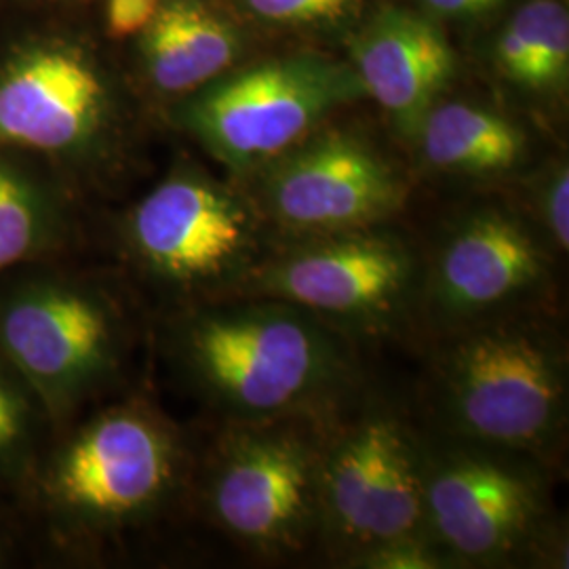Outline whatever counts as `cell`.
<instances>
[{
	"mask_svg": "<svg viewBox=\"0 0 569 569\" xmlns=\"http://www.w3.org/2000/svg\"><path fill=\"white\" fill-rule=\"evenodd\" d=\"M169 348L180 376L222 422L331 413L366 390L355 340L272 298L186 306Z\"/></svg>",
	"mask_w": 569,
	"mask_h": 569,
	"instance_id": "1",
	"label": "cell"
},
{
	"mask_svg": "<svg viewBox=\"0 0 569 569\" xmlns=\"http://www.w3.org/2000/svg\"><path fill=\"white\" fill-rule=\"evenodd\" d=\"M427 401L435 432L550 467L566 446L568 345L547 308L437 336Z\"/></svg>",
	"mask_w": 569,
	"mask_h": 569,
	"instance_id": "2",
	"label": "cell"
},
{
	"mask_svg": "<svg viewBox=\"0 0 569 569\" xmlns=\"http://www.w3.org/2000/svg\"><path fill=\"white\" fill-rule=\"evenodd\" d=\"M422 488L428 536L451 568L568 559L538 460L422 435Z\"/></svg>",
	"mask_w": 569,
	"mask_h": 569,
	"instance_id": "3",
	"label": "cell"
},
{
	"mask_svg": "<svg viewBox=\"0 0 569 569\" xmlns=\"http://www.w3.org/2000/svg\"><path fill=\"white\" fill-rule=\"evenodd\" d=\"M338 411L222 422L201 477L209 521L237 547L266 559L317 542L321 460Z\"/></svg>",
	"mask_w": 569,
	"mask_h": 569,
	"instance_id": "4",
	"label": "cell"
},
{
	"mask_svg": "<svg viewBox=\"0 0 569 569\" xmlns=\"http://www.w3.org/2000/svg\"><path fill=\"white\" fill-rule=\"evenodd\" d=\"M124 251L180 308L243 293L274 237L251 199L197 167H178L133 204Z\"/></svg>",
	"mask_w": 569,
	"mask_h": 569,
	"instance_id": "5",
	"label": "cell"
},
{
	"mask_svg": "<svg viewBox=\"0 0 569 569\" xmlns=\"http://www.w3.org/2000/svg\"><path fill=\"white\" fill-rule=\"evenodd\" d=\"M186 448L157 407H106L56 449L39 479L44 509L66 531L106 536L163 510L182 488Z\"/></svg>",
	"mask_w": 569,
	"mask_h": 569,
	"instance_id": "6",
	"label": "cell"
},
{
	"mask_svg": "<svg viewBox=\"0 0 569 569\" xmlns=\"http://www.w3.org/2000/svg\"><path fill=\"white\" fill-rule=\"evenodd\" d=\"M361 395L331 418L319 477L317 542L345 568L388 542L430 538L422 432L392 403Z\"/></svg>",
	"mask_w": 569,
	"mask_h": 569,
	"instance_id": "7",
	"label": "cell"
},
{
	"mask_svg": "<svg viewBox=\"0 0 569 569\" xmlns=\"http://www.w3.org/2000/svg\"><path fill=\"white\" fill-rule=\"evenodd\" d=\"M425 256L390 224L274 241L244 298L300 306L359 342L418 321Z\"/></svg>",
	"mask_w": 569,
	"mask_h": 569,
	"instance_id": "8",
	"label": "cell"
},
{
	"mask_svg": "<svg viewBox=\"0 0 569 569\" xmlns=\"http://www.w3.org/2000/svg\"><path fill=\"white\" fill-rule=\"evenodd\" d=\"M124 350L121 306L98 284L37 274L0 291V357L53 420L108 387Z\"/></svg>",
	"mask_w": 569,
	"mask_h": 569,
	"instance_id": "9",
	"label": "cell"
},
{
	"mask_svg": "<svg viewBox=\"0 0 569 569\" xmlns=\"http://www.w3.org/2000/svg\"><path fill=\"white\" fill-rule=\"evenodd\" d=\"M366 98L352 66L298 56L207 82L173 106V121L234 173H253Z\"/></svg>",
	"mask_w": 569,
	"mask_h": 569,
	"instance_id": "10",
	"label": "cell"
},
{
	"mask_svg": "<svg viewBox=\"0 0 569 569\" xmlns=\"http://www.w3.org/2000/svg\"><path fill=\"white\" fill-rule=\"evenodd\" d=\"M555 258L521 213L496 204L470 209L425 256L418 321L437 338L510 312L549 308Z\"/></svg>",
	"mask_w": 569,
	"mask_h": 569,
	"instance_id": "11",
	"label": "cell"
},
{
	"mask_svg": "<svg viewBox=\"0 0 569 569\" xmlns=\"http://www.w3.org/2000/svg\"><path fill=\"white\" fill-rule=\"evenodd\" d=\"M258 171L262 182L251 201L274 241L392 224L409 197L399 167L345 129L319 127Z\"/></svg>",
	"mask_w": 569,
	"mask_h": 569,
	"instance_id": "12",
	"label": "cell"
},
{
	"mask_svg": "<svg viewBox=\"0 0 569 569\" xmlns=\"http://www.w3.org/2000/svg\"><path fill=\"white\" fill-rule=\"evenodd\" d=\"M114 124V98L98 63L63 39H34L0 63V146L79 163Z\"/></svg>",
	"mask_w": 569,
	"mask_h": 569,
	"instance_id": "13",
	"label": "cell"
},
{
	"mask_svg": "<svg viewBox=\"0 0 569 569\" xmlns=\"http://www.w3.org/2000/svg\"><path fill=\"white\" fill-rule=\"evenodd\" d=\"M352 68L388 114L413 140L456 72L453 49L432 21L406 9H385L352 42Z\"/></svg>",
	"mask_w": 569,
	"mask_h": 569,
	"instance_id": "14",
	"label": "cell"
},
{
	"mask_svg": "<svg viewBox=\"0 0 569 569\" xmlns=\"http://www.w3.org/2000/svg\"><path fill=\"white\" fill-rule=\"evenodd\" d=\"M140 37L143 74L164 98L182 100L216 81L239 53L232 23L199 0H167Z\"/></svg>",
	"mask_w": 569,
	"mask_h": 569,
	"instance_id": "15",
	"label": "cell"
},
{
	"mask_svg": "<svg viewBox=\"0 0 569 569\" xmlns=\"http://www.w3.org/2000/svg\"><path fill=\"white\" fill-rule=\"evenodd\" d=\"M413 142L428 167L465 178L509 176L528 157V136L517 122L467 102L435 103Z\"/></svg>",
	"mask_w": 569,
	"mask_h": 569,
	"instance_id": "16",
	"label": "cell"
},
{
	"mask_svg": "<svg viewBox=\"0 0 569 569\" xmlns=\"http://www.w3.org/2000/svg\"><path fill=\"white\" fill-rule=\"evenodd\" d=\"M496 60L519 87L545 91L566 81L569 68L568 9L559 0H531L502 30Z\"/></svg>",
	"mask_w": 569,
	"mask_h": 569,
	"instance_id": "17",
	"label": "cell"
},
{
	"mask_svg": "<svg viewBox=\"0 0 569 569\" xmlns=\"http://www.w3.org/2000/svg\"><path fill=\"white\" fill-rule=\"evenodd\" d=\"M61 239L63 218L53 194L0 157V274L41 258Z\"/></svg>",
	"mask_w": 569,
	"mask_h": 569,
	"instance_id": "18",
	"label": "cell"
},
{
	"mask_svg": "<svg viewBox=\"0 0 569 569\" xmlns=\"http://www.w3.org/2000/svg\"><path fill=\"white\" fill-rule=\"evenodd\" d=\"M44 413L37 397L0 357V468L21 460Z\"/></svg>",
	"mask_w": 569,
	"mask_h": 569,
	"instance_id": "19",
	"label": "cell"
},
{
	"mask_svg": "<svg viewBox=\"0 0 569 569\" xmlns=\"http://www.w3.org/2000/svg\"><path fill=\"white\" fill-rule=\"evenodd\" d=\"M531 224L538 228L557 258L569 247V171L568 164L557 163L549 176L538 182L533 194Z\"/></svg>",
	"mask_w": 569,
	"mask_h": 569,
	"instance_id": "20",
	"label": "cell"
},
{
	"mask_svg": "<svg viewBox=\"0 0 569 569\" xmlns=\"http://www.w3.org/2000/svg\"><path fill=\"white\" fill-rule=\"evenodd\" d=\"M244 4L260 20L315 26L346 20L361 0H244Z\"/></svg>",
	"mask_w": 569,
	"mask_h": 569,
	"instance_id": "21",
	"label": "cell"
},
{
	"mask_svg": "<svg viewBox=\"0 0 569 569\" xmlns=\"http://www.w3.org/2000/svg\"><path fill=\"white\" fill-rule=\"evenodd\" d=\"M352 568L361 569H443L451 568L448 557L427 538H403L369 550L355 561Z\"/></svg>",
	"mask_w": 569,
	"mask_h": 569,
	"instance_id": "22",
	"label": "cell"
},
{
	"mask_svg": "<svg viewBox=\"0 0 569 569\" xmlns=\"http://www.w3.org/2000/svg\"><path fill=\"white\" fill-rule=\"evenodd\" d=\"M164 0H108L106 26L114 39L140 37L154 20Z\"/></svg>",
	"mask_w": 569,
	"mask_h": 569,
	"instance_id": "23",
	"label": "cell"
},
{
	"mask_svg": "<svg viewBox=\"0 0 569 569\" xmlns=\"http://www.w3.org/2000/svg\"><path fill=\"white\" fill-rule=\"evenodd\" d=\"M435 13L441 16H477L502 0H425Z\"/></svg>",
	"mask_w": 569,
	"mask_h": 569,
	"instance_id": "24",
	"label": "cell"
},
{
	"mask_svg": "<svg viewBox=\"0 0 569 569\" xmlns=\"http://www.w3.org/2000/svg\"><path fill=\"white\" fill-rule=\"evenodd\" d=\"M2 561H4V547H2V542H0V566H2Z\"/></svg>",
	"mask_w": 569,
	"mask_h": 569,
	"instance_id": "25",
	"label": "cell"
}]
</instances>
